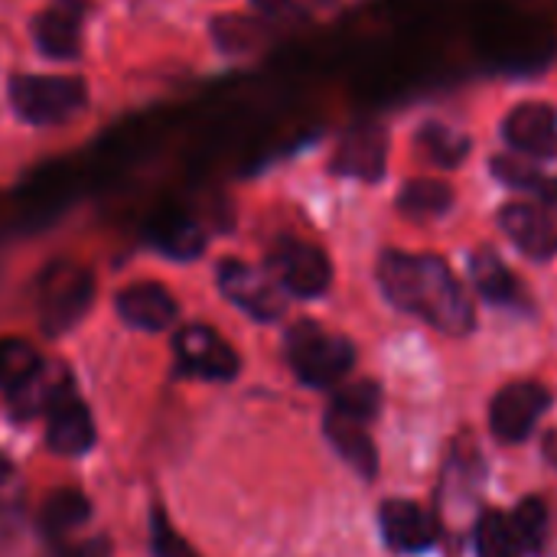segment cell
<instances>
[{
  "mask_svg": "<svg viewBox=\"0 0 557 557\" xmlns=\"http://www.w3.org/2000/svg\"><path fill=\"white\" fill-rule=\"evenodd\" d=\"M509 522L516 529V539H519L522 552H535L539 555L545 548V542H548V506L539 496L522 499Z\"/></svg>",
  "mask_w": 557,
  "mask_h": 557,
  "instance_id": "25",
  "label": "cell"
},
{
  "mask_svg": "<svg viewBox=\"0 0 557 557\" xmlns=\"http://www.w3.org/2000/svg\"><path fill=\"white\" fill-rule=\"evenodd\" d=\"M284 349L294 375L310 388H333L356 366V346L346 336L323 330L317 320L294 323L287 330Z\"/></svg>",
  "mask_w": 557,
  "mask_h": 557,
  "instance_id": "2",
  "label": "cell"
},
{
  "mask_svg": "<svg viewBox=\"0 0 557 557\" xmlns=\"http://www.w3.org/2000/svg\"><path fill=\"white\" fill-rule=\"evenodd\" d=\"M98 441L95 418L75 385L62 388L46 411V444L59 457H85Z\"/></svg>",
  "mask_w": 557,
  "mask_h": 557,
  "instance_id": "9",
  "label": "cell"
},
{
  "mask_svg": "<svg viewBox=\"0 0 557 557\" xmlns=\"http://www.w3.org/2000/svg\"><path fill=\"white\" fill-rule=\"evenodd\" d=\"M114 545L104 535H91V539H78V542H62L52 548V557H111Z\"/></svg>",
  "mask_w": 557,
  "mask_h": 557,
  "instance_id": "29",
  "label": "cell"
},
{
  "mask_svg": "<svg viewBox=\"0 0 557 557\" xmlns=\"http://www.w3.org/2000/svg\"><path fill=\"white\" fill-rule=\"evenodd\" d=\"M476 557H522V545L516 539V529L509 516L503 512H483L476 522Z\"/></svg>",
  "mask_w": 557,
  "mask_h": 557,
  "instance_id": "23",
  "label": "cell"
},
{
  "mask_svg": "<svg viewBox=\"0 0 557 557\" xmlns=\"http://www.w3.org/2000/svg\"><path fill=\"white\" fill-rule=\"evenodd\" d=\"M323 434H326V441L336 447V454H339L362 480H375V473H379V450H375V441H372L366 421L349 418V414L330 408L326 418H323Z\"/></svg>",
  "mask_w": 557,
  "mask_h": 557,
  "instance_id": "15",
  "label": "cell"
},
{
  "mask_svg": "<svg viewBox=\"0 0 557 557\" xmlns=\"http://www.w3.org/2000/svg\"><path fill=\"white\" fill-rule=\"evenodd\" d=\"M414 144H418L424 160H431L434 166H444V170L460 166L467 160V153H470V137L460 134L457 127L441 124V121H424L418 127Z\"/></svg>",
  "mask_w": 557,
  "mask_h": 557,
  "instance_id": "21",
  "label": "cell"
},
{
  "mask_svg": "<svg viewBox=\"0 0 557 557\" xmlns=\"http://www.w3.org/2000/svg\"><path fill=\"white\" fill-rule=\"evenodd\" d=\"M450 206H454V189L441 180H411L398 193V212L414 222L437 219Z\"/></svg>",
  "mask_w": 557,
  "mask_h": 557,
  "instance_id": "22",
  "label": "cell"
},
{
  "mask_svg": "<svg viewBox=\"0 0 557 557\" xmlns=\"http://www.w3.org/2000/svg\"><path fill=\"white\" fill-rule=\"evenodd\" d=\"M545 450H548V460L557 463V434H552V437L545 441Z\"/></svg>",
  "mask_w": 557,
  "mask_h": 557,
  "instance_id": "33",
  "label": "cell"
},
{
  "mask_svg": "<svg viewBox=\"0 0 557 557\" xmlns=\"http://www.w3.org/2000/svg\"><path fill=\"white\" fill-rule=\"evenodd\" d=\"M150 555L153 557H202L170 522L160 503L150 506Z\"/></svg>",
  "mask_w": 557,
  "mask_h": 557,
  "instance_id": "27",
  "label": "cell"
},
{
  "mask_svg": "<svg viewBox=\"0 0 557 557\" xmlns=\"http://www.w3.org/2000/svg\"><path fill=\"white\" fill-rule=\"evenodd\" d=\"M39 366H42L39 352L26 339H20V336L0 339V392L3 395L10 388H16L23 379H29Z\"/></svg>",
  "mask_w": 557,
  "mask_h": 557,
  "instance_id": "24",
  "label": "cell"
},
{
  "mask_svg": "<svg viewBox=\"0 0 557 557\" xmlns=\"http://www.w3.org/2000/svg\"><path fill=\"white\" fill-rule=\"evenodd\" d=\"M33 39L42 55L75 59L82 52V26L69 10H42L33 23Z\"/></svg>",
  "mask_w": 557,
  "mask_h": 557,
  "instance_id": "20",
  "label": "cell"
},
{
  "mask_svg": "<svg viewBox=\"0 0 557 557\" xmlns=\"http://www.w3.org/2000/svg\"><path fill=\"white\" fill-rule=\"evenodd\" d=\"M114 310L127 326L144 330V333L170 330L176 323V317H180L176 297L157 281H140V284H131V287L117 290Z\"/></svg>",
  "mask_w": 557,
  "mask_h": 557,
  "instance_id": "12",
  "label": "cell"
},
{
  "mask_svg": "<svg viewBox=\"0 0 557 557\" xmlns=\"http://www.w3.org/2000/svg\"><path fill=\"white\" fill-rule=\"evenodd\" d=\"M147 238L160 255H166L173 261H193L206 251V232L189 215H180V212L160 215L150 225Z\"/></svg>",
  "mask_w": 557,
  "mask_h": 557,
  "instance_id": "19",
  "label": "cell"
},
{
  "mask_svg": "<svg viewBox=\"0 0 557 557\" xmlns=\"http://www.w3.org/2000/svg\"><path fill=\"white\" fill-rule=\"evenodd\" d=\"M379 525L385 535V545L398 555H418L437 545L441 525L434 512L411 499H388L379 512Z\"/></svg>",
  "mask_w": 557,
  "mask_h": 557,
  "instance_id": "11",
  "label": "cell"
},
{
  "mask_svg": "<svg viewBox=\"0 0 557 557\" xmlns=\"http://www.w3.org/2000/svg\"><path fill=\"white\" fill-rule=\"evenodd\" d=\"M379 284L398 310L421 317L447 336H467L476 326L467 290L437 255L385 251L379 258Z\"/></svg>",
  "mask_w": 557,
  "mask_h": 557,
  "instance_id": "1",
  "label": "cell"
},
{
  "mask_svg": "<svg viewBox=\"0 0 557 557\" xmlns=\"http://www.w3.org/2000/svg\"><path fill=\"white\" fill-rule=\"evenodd\" d=\"M10 101L29 124H62L85 111L88 88L75 75H13Z\"/></svg>",
  "mask_w": 557,
  "mask_h": 557,
  "instance_id": "4",
  "label": "cell"
},
{
  "mask_svg": "<svg viewBox=\"0 0 557 557\" xmlns=\"http://www.w3.org/2000/svg\"><path fill=\"white\" fill-rule=\"evenodd\" d=\"M268 268H271L274 281L281 284V290H287L300 300L323 297L333 284V264H330L326 251L310 242L281 238L268 255Z\"/></svg>",
  "mask_w": 557,
  "mask_h": 557,
  "instance_id": "6",
  "label": "cell"
},
{
  "mask_svg": "<svg viewBox=\"0 0 557 557\" xmlns=\"http://www.w3.org/2000/svg\"><path fill=\"white\" fill-rule=\"evenodd\" d=\"M493 173L506 183V186H516V189H529V193H542L545 189V183H548V176H542L532 163H525V160H519V157H512V153H499V157H493Z\"/></svg>",
  "mask_w": 557,
  "mask_h": 557,
  "instance_id": "28",
  "label": "cell"
},
{
  "mask_svg": "<svg viewBox=\"0 0 557 557\" xmlns=\"http://www.w3.org/2000/svg\"><path fill=\"white\" fill-rule=\"evenodd\" d=\"M91 300H95V277L82 264L55 261L36 281L39 326H42L46 336L69 333L88 313Z\"/></svg>",
  "mask_w": 557,
  "mask_h": 557,
  "instance_id": "3",
  "label": "cell"
},
{
  "mask_svg": "<svg viewBox=\"0 0 557 557\" xmlns=\"http://www.w3.org/2000/svg\"><path fill=\"white\" fill-rule=\"evenodd\" d=\"M503 137L512 150L529 157L557 153V111L545 101H522L503 121Z\"/></svg>",
  "mask_w": 557,
  "mask_h": 557,
  "instance_id": "13",
  "label": "cell"
},
{
  "mask_svg": "<svg viewBox=\"0 0 557 557\" xmlns=\"http://www.w3.org/2000/svg\"><path fill=\"white\" fill-rule=\"evenodd\" d=\"M300 3H304V7H307V3H310V7H333L336 0H300Z\"/></svg>",
  "mask_w": 557,
  "mask_h": 557,
  "instance_id": "34",
  "label": "cell"
},
{
  "mask_svg": "<svg viewBox=\"0 0 557 557\" xmlns=\"http://www.w3.org/2000/svg\"><path fill=\"white\" fill-rule=\"evenodd\" d=\"M255 3L274 20H304L307 16V7L300 0H255Z\"/></svg>",
  "mask_w": 557,
  "mask_h": 557,
  "instance_id": "30",
  "label": "cell"
},
{
  "mask_svg": "<svg viewBox=\"0 0 557 557\" xmlns=\"http://www.w3.org/2000/svg\"><path fill=\"white\" fill-rule=\"evenodd\" d=\"M215 281H219L222 297L228 304H235L242 313H248L251 320H258V323H274L287 310L281 284L271 274H264V271H258V268H251V264H245L238 258L219 261Z\"/></svg>",
  "mask_w": 557,
  "mask_h": 557,
  "instance_id": "7",
  "label": "cell"
},
{
  "mask_svg": "<svg viewBox=\"0 0 557 557\" xmlns=\"http://www.w3.org/2000/svg\"><path fill=\"white\" fill-rule=\"evenodd\" d=\"M552 408V392L539 382H512L506 385L490 408V428L499 441L506 444H519L525 441L535 424L545 418V411Z\"/></svg>",
  "mask_w": 557,
  "mask_h": 557,
  "instance_id": "8",
  "label": "cell"
},
{
  "mask_svg": "<svg viewBox=\"0 0 557 557\" xmlns=\"http://www.w3.org/2000/svg\"><path fill=\"white\" fill-rule=\"evenodd\" d=\"M176 375L206 382H235L242 372L238 349L206 323H186L173 336Z\"/></svg>",
  "mask_w": 557,
  "mask_h": 557,
  "instance_id": "5",
  "label": "cell"
},
{
  "mask_svg": "<svg viewBox=\"0 0 557 557\" xmlns=\"http://www.w3.org/2000/svg\"><path fill=\"white\" fill-rule=\"evenodd\" d=\"M72 385V375H69V369L65 366H49V362H42L29 379H23L16 388H10L7 392V414L13 418V421H33V418H39V414H46L49 411V405L55 401V395L62 392V388H69Z\"/></svg>",
  "mask_w": 557,
  "mask_h": 557,
  "instance_id": "16",
  "label": "cell"
},
{
  "mask_svg": "<svg viewBox=\"0 0 557 557\" xmlns=\"http://www.w3.org/2000/svg\"><path fill=\"white\" fill-rule=\"evenodd\" d=\"M542 196H545V202H548V206L557 212V180H548V183H545Z\"/></svg>",
  "mask_w": 557,
  "mask_h": 557,
  "instance_id": "32",
  "label": "cell"
},
{
  "mask_svg": "<svg viewBox=\"0 0 557 557\" xmlns=\"http://www.w3.org/2000/svg\"><path fill=\"white\" fill-rule=\"evenodd\" d=\"M333 173L362 183H379L388 166V131L382 124H356L343 134L333 153Z\"/></svg>",
  "mask_w": 557,
  "mask_h": 557,
  "instance_id": "10",
  "label": "cell"
},
{
  "mask_svg": "<svg viewBox=\"0 0 557 557\" xmlns=\"http://www.w3.org/2000/svg\"><path fill=\"white\" fill-rule=\"evenodd\" d=\"M88 519H91V503H88V496H85L82 490L65 486V490H52V493L42 499L36 525H39L42 539L55 548V545L69 542V535L78 532Z\"/></svg>",
  "mask_w": 557,
  "mask_h": 557,
  "instance_id": "18",
  "label": "cell"
},
{
  "mask_svg": "<svg viewBox=\"0 0 557 557\" xmlns=\"http://www.w3.org/2000/svg\"><path fill=\"white\" fill-rule=\"evenodd\" d=\"M470 274H473V284L483 300H490L496 307H509V310L529 307V294H525L522 281L503 264V258L493 248H480L470 258Z\"/></svg>",
  "mask_w": 557,
  "mask_h": 557,
  "instance_id": "17",
  "label": "cell"
},
{
  "mask_svg": "<svg viewBox=\"0 0 557 557\" xmlns=\"http://www.w3.org/2000/svg\"><path fill=\"white\" fill-rule=\"evenodd\" d=\"M330 408H336V411L369 424L379 414V408H382V388L372 379H356L349 385H339V392L333 395Z\"/></svg>",
  "mask_w": 557,
  "mask_h": 557,
  "instance_id": "26",
  "label": "cell"
},
{
  "mask_svg": "<svg viewBox=\"0 0 557 557\" xmlns=\"http://www.w3.org/2000/svg\"><path fill=\"white\" fill-rule=\"evenodd\" d=\"M499 225L522 255L535 261H548L557 255V225L545 209L529 202H509L499 209Z\"/></svg>",
  "mask_w": 557,
  "mask_h": 557,
  "instance_id": "14",
  "label": "cell"
},
{
  "mask_svg": "<svg viewBox=\"0 0 557 557\" xmlns=\"http://www.w3.org/2000/svg\"><path fill=\"white\" fill-rule=\"evenodd\" d=\"M13 473H16V463L10 460V454L0 450V486H7L13 480Z\"/></svg>",
  "mask_w": 557,
  "mask_h": 557,
  "instance_id": "31",
  "label": "cell"
}]
</instances>
